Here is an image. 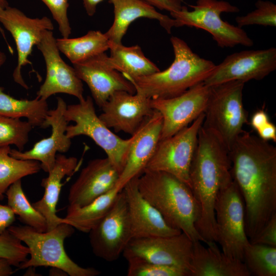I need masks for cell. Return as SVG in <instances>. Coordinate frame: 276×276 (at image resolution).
Returning a JSON list of instances; mask_svg holds the SVG:
<instances>
[{
	"mask_svg": "<svg viewBox=\"0 0 276 276\" xmlns=\"http://www.w3.org/2000/svg\"><path fill=\"white\" fill-rule=\"evenodd\" d=\"M229 154L232 178L244 201L246 234L250 240L276 213V147L244 130Z\"/></svg>",
	"mask_w": 276,
	"mask_h": 276,
	"instance_id": "6da1fadb",
	"label": "cell"
},
{
	"mask_svg": "<svg viewBox=\"0 0 276 276\" xmlns=\"http://www.w3.org/2000/svg\"><path fill=\"white\" fill-rule=\"evenodd\" d=\"M191 189L199 214L196 228L205 241L217 243L215 204L219 191L233 180L229 150L212 131L201 126L190 170Z\"/></svg>",
	"mask_w": 276,
	"mask_h": 276,
	"instance_id": "7a4b0ae2",
	"label": "cell"
},
{
	"mask_svg": "<svg viewBox=\"0 0 276 276\" xmlns=\"http://www.w3.org/2000/svg\"><path fill=\"white\" fill-rule=\"evenodd\" d=\"M137 187L170 226L185 233L193 242L205 243L196 228L199 206L186 183L167 172L144 170L137 178Z\"/></svg>",
	"mask_w": 276,
	"mask_h": 276,
	"instance_id": "3957f363",
	"label": "cell"
},
{
	"mask_svg": "<svg viewBox=\"0 0 276 276\" xmlns=\"http://www.w3.org/2000/svg\"><path fill=\"white\" fill-rule=\"evenodd\" d=\"M170 41L174 58L166 70L139 77L122 74L133 85L135 93L150 99L174 97L203 82L215 68L213 62L195 53L181 38L172 36Z\"/></svg>",
	"mask_w": 276,
	"mask_h": 276,
	"instance_id": "277c9868",
	"label": "cell"
},
{
	"mask_svg": "<svg viewBox=\"0 0 276 276\" xmlns=\"http://www.w3.org/2000/svg\"><path fill=\"white\" fill-rule=\"evenodd\" d=\"M7 229L29 249L30 258L21 263L18 269L44 266L60 269L70 276H97L101 273L94 268L79 266L67 255L64 242L73 235L75 228L66 223L45 232L27 225H11Z\"/></svg>",
	"mask_w": 276,
	"mask_h": 276,
	"instance_id": "5b68a950",
	"label": "cell"
},
{
	"mask_svg": "<svg viewBox=\"0 0 276 276\" xmlns=\"http://www.w3.org/2000/svg\"><path fill=\"white\" fill-rule=\"evenodd\" d=\"M245 83L231 81L210 86L211 93L202 126L213 132L229 151L248 123L243 103Z\"/></svg>",
	"mask_w": 276,
	"mask_h": 276,
	"instance_id": "8992f818",
	"label": "cell"
},
{
	"mask_svg": "<svg viewBox=\"0 0 276 276\" xmlns=\"http://www.w3.org/2000/svg\"><path fill=\"white\" fill-rule=\"evenodd\" d=\"M64 115L68 122L66 134L71 139L85 135L101 148L107 157L118 171H122L127 157L133 135L123 139L114 134L97 116L93 99L90 96L79 100L77 104L67 105Z\"/></svg>",
	"mask_w": 276,
	"mask_h": 276,
	"instance_id": "52a82bcc",
	"label": "cell"
},
{
	"mask_svg": "<svg viewBox=\"0 0 276 276\" xmlns=\"http://www.w3.org/2000/svg\"><path fill=\"white\" fill-rule=\"evenodd\" d=\"M190 7L192 11L182 6L180 10L170 13L176 21L177 27L188 26L203 29L222 48L254 44L253 40L242 28L232 25L221 17L224 12H239L237 7L222 0H197L195 5Z\"/></svg>",
	"mask_w": 276,
	"mask_h": 276,
	"instance_id": "ba28073f",
	"label": "cell"
},
{
	"mask_svg": "<svg viewBox=\"0 0 276 276\" xmlns=\"http://www.w3.org/2000/svg\"><path fill=\"white\" fill-rule=\"evenodd\" d=\"M215 216L217 243L221 250L229 257L243 261L244 248L250 242L245 231L243 199L233 179L219 191Z\"/></svg>",
	"mask_w": 276,
	"mask_h": 276,
	"instance_id": "9c48e42d",
	"label": "cell"
},
{
	"mask_svg": "<svg viewBox=\"0 0 276 276\" xmlns=\"http://www.w3.org/2000/svg\"><path fill=\"white\" fill-rule=\"evenodd\" d=\"M204 119L203 113L190 125L169 137L160 140L144 170L168 173L191 188L190 170Z\"/></svg>",
	"mask_w": 276,
	"mask_h": 276,
	"instance_id": "30bf717a",
	"label": "cell"
},
{
	"mask_svg": "<svg viewBox=\"0 0 276 276\" xmlns=\"http://www.w3.org/2000/svg\"><path fill=\"white\" fill-rule=\"evenodd\" d=\"M88 233L92 251L97 257L111 262L123 254L133 236L127 202L122 190L107 214Z\"/></svg>",
	"mask_w": 276,
	"mask_h": 276,
	"instance_id": "8fae6325",
	"label": "cell"
},
{
	"mask_svg": "<svg viewBox=\"0 0 276 276\" xmlns=\"http://www.w3.org/2000/svg\"><path fill=\"white\" fill-rule=\"evenodd\" d=\"M210 93V86L201 82L174 97L151 99V107L162 117L160 140L174 135L204 113Z\"/></svg>",
	"mask_w": 276,
	"mask_h": 276,
	"instance_id": "7c38bea8",
	"label": "cell"
},
{
	"mask_svg": "<svg viewBox=\"0 0 276 276\" xmlns=\"http://www.w3.org/2000/svg\"><path fill=\"white\" fill-rule=\"evenodd\" d=\"M276 69V49L245 50L228 55L203 83L212 86L231 81L261 80Z\"/></svg>",
	"mask_w": 276,
	"mask_h": 276,
	"instance_id": "4fadbf2b",
	"label": "cell"
},
{
	"mask_svg": "<svg viewBox=\"0 0 276 276\" xmlns=\"http://www.w3.org/2000/svg\"><path fill=\"white\" fill-rule=\"evenodd\" d=\"M193 242L183 233L170 236L132 238L123 252L125 258L137 256L151 262L175 266L188 271Z\"/></svg>",
	"mask_w": 276,
	"mask_h": 276,
	"instance_id": "5bb4252c",
	"label": "cell"
},
{
	"mask_svg": "<svg viewBox=\"0 0 276 276\" xmlns=\"http://www.w3.org/2000/svg\"><path fill=\"white\" fill-rule=\"evenodd\" d=\"M0 22L11 33L16 46L17 63L13 71V79L28 89L21 75V68L28 64H32L29 57L33 47L40 41L43 31H53L54 25L47 16L31 18L19 9L9 6L0 9Z\"/></svg>",
	"mask_w": 276,
	"mask_h": 276,
	"instance_id": "9a60e30c",
	"label": "cell"
},
{
	"mask_svg": "<svg viewBox=\"0 0 276 276\" xmlns=\"http://www.w3.org/2000/svg\"><path fill=\"white\" fill-rule=\"evenodd\" d=\"M41 53L46 66V76L43 84L37 91V97L44 100L51 96L66 94L83 99V85L73 67L62 58L52 31L45 30L36 45Z\"/></svg>",
	"mask_w": 276,
	"mask_h": 276,
	"instance_id": "2e32d148",
	"label": "cell"
},
{
	"mask_svg": "<svg viewBox=\"0 0 276 276\" xmlns=\"http://www.w3.org/2000/svg\"><path fill=\"white\" fill-rule=\"evenodd\" d=\"M57 100L56 107L49 110L42 128L50 126V136L36 143L30 150L23 151L11 149L10 152V155L17 159L39 162L41 168L47 173L54 166L56 153L67 152L72 144L71 139L66 134L68 122L64 112L67 105L60 97H58Z\"/></svg>",
	"mask_w": 276,
	"mask_h": 276,
	"instance_id": "e0dca14e",
	"label": "cell"
},
{
	"mask_svg": "<svg viewBox=\"0 0 276 276\" xmlns=\"http://www.w3.org/2000/svg\"><path fill=\"white\" fill-rule=\"evenodd\" d=\"M73 67L79 79L87 85L93 99L100 107L116 91L136 92L131 82L111 66L105 53L73 64Z\"/></svg>",
	"mask_w": 276,
	"mask_h": 276,
	"instance_id": "ac0fdd59",
	"label": "cell"
},
{
	"mask_svg": "<svg viewBox=\"0 0 276 276\" xmlns=\"http://www.w3.org/2000/svg\"><path fill=\"white\" fill-rule=\"evenodd\" d=\"M151 99L135 93H114L101 107L99 117L110 129L132 135L154 111Z\"/></svg>",
	"mask_w": 276,
	"mask_h": 276,
	"instance_id": "d6986e66",
	"label": "cell"
},
{
	"mask_svg": "<svg viewBox=\"0 0 276 276\" xmlns=\"http://www.w3.org/2000/svg\"><path fill=\"white\" fill-rule=\"evenodd\" d=\"M119 176L107 157L90 160L70 187L69 205L82 206L89 203L116 188Z\"/></svg>",
	"mask_w": 276,
	"mask_h": 276,
	"instance_id": "ffe728a7",
	"label": "cell"
},
{
	"mask_svg": "<svg viewBox=\"0 0 276 276\" xmlns=\"http://www.w3.org/2000/svg\"><path fill=\"white\" fill-rule=\"evenodd\" d=\"M163 120L156 110L147 118L133 134L125 166L116 188L122 190L130 180L140 176L153 156L160 140Z\"/></svg>",
	"mask_w": 276,
	"mask_h": 276,
	"instance_id": "44dd1931",
	"label": "cell"
},
{
	"mask_svg": "<svg viewBox=\"0 0 276 276\" xmlns=\"http://www.w3.org/2000/svg\"><path fill=\"white\" fill-rule=\"evenodd\" d=\"M139 177L129 181L122 189L127 202L132 238L170 236L181 233L180 231L170 226L142 196L137 187Z\"/></svg>",
	"mask_w": 276,
	"mask_h": 276,
	"instance_id": "7402d4cb",
	"label": "cell"
},
{
	"mask_svg": "<svg viewBox=\"0 0 276 276\" xmlns=\"http://www.w3.org/2000/svg\"><path fill=\"white\" fill-rule=\"evenodd\" d=\"M193 242L191 276H250L244 262L229 257L215 242Z\"/></svg>",
	"mask_w": 276,
	"mask_h": 276,
	"instance_id": "603a6c76",
	"label": "cell"
},
{
	"mask_svg": "<svg viewBox=\"0 0 276 276\" xmlns=\"http://www.w3.org/2000/svg\"><path fill=\"white\" fill-rule=\"evenodd\" d=\"M113 5L114 20L105 33L109 41L122 43L123 36L129 25L142 17L156 19L168 33L177 27L175 19L157 12L153 6L144 0H109Z\"/></svg>",
	"mask_w": 276,
	"mask_h": 276,
	"instance_id": "cb8c5ba5",
	"label": "cell"
},
{
	"mask_svg": "<svg viewBox=\"0 0 276 276\" xmlns=\"http://www.w3.org/2000/svg\"><path fill=\"white\" fill-rule=\"evenodd\" d=\"M77 167L76 157H66L61 154L56 155L54 167L48 172V177L42 179L41 185L44 189V194L41 199L32 205L44 217L47 231L65 223L64 218L56 215V206L63 186L61 180L65 176L71 175Z\"/></svg>",
	"mask_w": 276,
	"mask_h": 276,
	"instance_id": "d4e9b609",
	"label": "cell"
},
{
	"mask_svg": "<svg viewBox=\"0 0 276 276\" xmlns=\"http://www.w3.org/2000/svg\"><path fill=\"white\" fill-rule=\"evenodd\" d=\"M111 66L122 74L132 77L148 76L160 71L159 68L144 54L138 45L126 47L109 41Z\"/></svg>",
	"mask_w": 276,
	"mask_h": 276,
	"instance_id": "484cf974",
	"label": "cell"
},
{
	"mask_svg": "<svg viewBox=\"0 0 276 276\" xmlns=\"http://www.w3.org/2000/svg\"><path fill=\"white\" fill-rule=\"evenodd\" d=\"M121 191L116 187L82 206L68 205L65 222L75 229L88 233L107 214Z\"/></svg>",
	"mask_w": 276,
	"mask_h": 276,
	"instance_id": "4316f807",
	"label": "cell"
},
{
	"mask_svg": "<svg viewBox=\"0 0 276 276\" xmlns=\"http://www.w3.org/2000/svg\"><path fill=\"white\" fill-rule=\"evenodd\" d=\"M58 50L75 64L101 53L109 48V40L105 33L90 30L77 38L56 39Z\"/></svg>",
	"mask_w": 276,
	"mask_h": 276,
	"instance_id": "83f0119b",
	"label": "cell"
},
{
	"mask_svg": "<svg viewBox=\"0 0 276 276\" xmlns=\"http://www.w3.org/2000/svg\"><path fill=\"white\" fill-rule=\"evenodd\" d=\"M49 110L46 100L38 97L33 100L17 99L5 93L0 86V116L26 118L33 127L42 128Z\"/></svg>",
	"mask_w": 276,
	"mask_h": 276,
	"instance_id": "f1b7e54d",
	"label": "cell"
},
{
	"mask_svg": "<svg viewBox=\"0 0 276 276\" xmlns=\"http://www.w3.org/2000/svg\"><path fill=\"white\" fill-rule=\"evenodd\" d=\"M10 146L0 147V200L10 185L41 169L39 162L17 159L10 155Z\"/></svg>",
	"mask_w": 276,
	"mask_h": 276,
	"instance_id": "f546056e",
	"label": "cell"
},
{
	"mask_svg": "<svg viewBox=\"0 0 276 276\" xmlns=\"http://www.w3.org/2000/svg\"><path fill=\"white\" fill-rule=\"evenodd\" d=\"M5 194L8 205L19 216L21 222L38 232L47 231L46 220L29 201L22 189L21 179L10 185Z\"/></svg>",
	"mask_w": 276,
	"mask_h": 276,
	"instance_id": "4dcf8cb0",
	"label": "cell"
},
{
	"mask_svg": "<svg viewBox=\"0 0 276 276\" xmlns=\"http://www.w3.org/2000/svg\"><path fill=\"white\" fill-rule=\"evenodd\" d=\"M243 262L250 275H276V247L249 243L245 247Z\"/></svg>",
	"mask_w": 276,
	"mask_h": 276,
	"instance_id": "1f68e13d",
	"label": "cell"
},
{
	"mask_svg": "<svg viewBox=\"0 0 276 276\" xmlns=\"http://www.w3.org/2000/svg\"><path fill=\"white\" fill-rule=\"evenodd\" d=\"M33 128L28 121L0 116V147L14 145L23 151Z\"/></svg>",
	"mask_w": 276,
	"mask_h": 276,
	"instance_id": "d6a6232c",
	"label": "cell"
},
{
	"mask_svg": "<svg viewBox=\"0 0 276 276\" xmlns=\"http://www.w3.org/2000/svg\"><path fill=\"white\" fill-rule=\"evenodd\" d=\"M128 262L127 276H190L182 268L151 262L137 256L125 258Z\"/></svg>",
	"mask_w": 276,
	"mask_h": 276,
	"instance_id": "836d02e7",
	"label": "cell"
},
{
	"mask_svg": "<svg viewBox=\"0 0 276 276\" xmlns=\"http://www.w3.org/2000/svg\"><path fill=\"white\" fill-rule=\"evenodd\" d=\"M256 9L244 16L236 17L237 26L242 28L249 25L264 27L276 26V5L268 1L258 0L255 3Z\"/></svg>",
	"mask_w": 276,
	"mask_h": 276,
	"instance_id": "e575fe53",
	"label": "cell"
},
{
	"mask_svg": "<svg viewBox=\"0 0 276 276\" xmlns=\"http://www.w3.org/2000/svg\"><path fill=\"white\" fill-rule=\"evenodd\" d=\"M29 253V248L8 229L0 235V258L7 260L12 266L18 268Z\"/></svg>",
	"mask_w": 276,
	"mask_h": 276,
	"instance_id": "d590c367",
	"label": "cell"
},
{
	"mask_svg": "<svg viewBox=\"0 0 276 276\" xmlns=\"http://www.w3.org/2000/svg\"><path fill=\"white\" fill-rule=\"evenodd\" d=\"M49 8L63 38H68L71 27L67 16L68 0H41Z\"/></svg>",
	"mask_w": 276,
	"mask_h": 276,
	"instance_id": "8d00e7d4",
	"label": "cell"
},
{
	"mask_svg": "<svg viewBox=\"0 0 276 276\" xmlns=\"http://www.w3.org/2000/svg\"><path fill=\"white\" fill-rule=\"evenodd\" d=\"M249 242L276 247V213L274 214L259 233Z\"/></svg>",
	"mask_w": 276,
	"mask_h": 276,
	"instance_id": "74e56055",
	"label": "cell"
},
{
	"mask_svg": "<svg viewBox=\"0 0 276 276\" xmlns=\"http://www.w3.org/2000/svg\"><path fill=\"white\" fill-rule=\"evenodd\" d=\"M15 220V214L11 208L0 203V235L7 230Z\"/></svg>",
	"mask_w": 276,
	"mask_h": 276,
	"instance_id": "f35d334b",
	"label": "cell"
},
{
	"mask_svg": "<svg viewBox=\"0 0 276 276\" xmlns=\"http://www.w3.org/2000/svg\"><path fill=\"white\" fill-rule=\"evenodd\" d=\"M152 6L161 10H166L170 13L180 10L182 6L181 0H144Z\"/></svg>",
	"mask_w": 276,
	"mask_h": 276,
	"instance_id": "ab89813d",
	"label": "cell"
},
{
	"mask_svg": "<svg viewBox=\"0 0 276 276\" xmlns=\"http://www.w3.org/2000/svg\"><path fill=\"white\" fill-rule=\"evenodd\" d=\"M270 121L267 113L263 109L256 111L252 116L250 124L257 131Z\"/></svg>",
	"mask_w": 276,
	"mask_h": 276,
	"instance_id": "60d3db41",
	"label": "cell"
},
{
	"mask_svg": "<svg viewBox=\"0 0 276 276\" xmlns=\"http://www.w3.org/2000/svg\"><path fill=\"white\" fill-rule=\"evenodd\" d=\"M258 136L262 140L268 141L271 140L276 142V127L269 121L263 127L258 130Z\"/></svg>",
	"mask_w": 276,
	"mask_h": 276,
	"instance_id": "b9f144b4",
	"label": "cell"
},
{
	"mask_svg": "<svg viewBox=\"0 0 276 276\" xmlns=\"http://www.w3.org/2000/svg\"><path fill=\"white\" fill-rule=\"evenodd\" d=\"M104 0H82L84 7L88 15L93 16L97 5Z\"/></svg>",
	"mask_w": 276,
	"mask_h": 276,
	"instance_id": "7bdbcfd3",
	"label": "cell"
},
{
	"mask_svg": "<svg viewBox=\"0 0 276 276\" xmlns=\"http://www.w3.org/2000/svg\"><path fill=\"white\" fill-rule=\"evenodd\" d=\"M12 266L7 260L0 258V276H9L14 273Z\"/></svg>",
	"mask_w": 276,
	"mask_h": 276,
	"instance_id": "ee69618b",
	"label": "cell"
},
{
	"mask_svg": "<svg viewBox=\"0 0 276 276\" xmlns=\"http://www.w3.org/2000/svg\"><path fill=\"white\" fill-rule=\"evenodd\" d=\"M8 6H9V4L7 0H0V9H5ZM0 32L2 34L4 38V39L6 40L8 48L9 49L10 51L12 52V48H11L10 45L8 43L4 32L3 31V30L1 27H0Z\"/></svg>",
	"mask_w": 276,
	"mask_h": 276,
	"instance_id": "f6af8a7d",
	"label": "cell"
},
{
	"mask_svg": "<svg viewBox=\"0 0 276 276\" xmlns=\"http://www.w3.org/2000/svg\"><path fill=\"white\" fill-rule=\"evenodd\" d=\"M7 59L6 54L2 51H0V67L4 64Z\"/></svg>",
	"mask_w": 276,
	"mask_h": 276,
	"instance_id": "bcb514c9",
	"label": "cell"
}]
</instances>
